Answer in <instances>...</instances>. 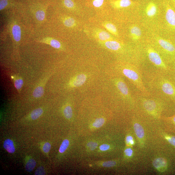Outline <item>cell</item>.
Masks as SVG:
<instances>
[{"label":"cell","instance_id":"obj_32","mask_svg":"<svg viewBox=\"0 0 175 175\" xmlns=\"http://www.w3.org/2000/svg\"><path fill=\"white\" fill-rule=\"evenodd\" d=\"M9 1L8 0H1L0 2V9L1 11L3 10L8 5Z\"/></svg>","mask_w":175,"mask_h":175},{"label":"cell","instance_id":"obj_37","mask_svg":"<svg viewBox=\"0 0 175 175\" xmlns=\"http://www.w3.org/2000/svg\"><path fill=\"white\" fill-rule=\"evenodd\" d=\"M133 140V138L132 136L130 135L127 136L126 139V143L127 145H130V142Z\"/></svg>","mask_w":175,"mask_h":175},{"label":"cell","instance_id":"obj_5","mask_svg":"<svg viewBox=\"0 0 175 175\" xmlns=\"http://www.w3.org/2000/svg\"><path fill=\"white\" fill-rule=\"evenodd\" d=\"M103 141L100 139H92L86 143L85 148L86 151L89 153H92L96 151L99 146L103 143Z\"/></svg>","mask_w":175,"mask_h":175},{"label":"cell","instance_id":"obj_13","mask_svg":"<svg viewBox=\"0 0 175 175\" xmlns=\"http://www.w3.org/2000/svg\"><path fill=\"white\" fill-rule=\"evenodd\" d=\"M41 42L49 44L55 49H60L62 48L60 43L58 40L54 39H45Z\"/></svg>","mask_w":175,"mask_h":175},{"label":"cell","instance_id":"obj_6","mask_svg":"<svg viewBox=\"0 0 175 175\" xmlns=\"http://www.w3.org/2000/svg\"><path fill=\"white\" fill-rule=\"evenodd\" d=\"M159 45V50H161V52H166L173 53L175 52V47L170 43L162 39H159L158 41Z\"/></svg>","mask_w":175,"mask_h":175},{"label":"cell","instance_id":"obj_11","mask_svg":"<svg viewBox=\"0 0 175 175\" xmlns=\"http://www.w3.org/2000/svg\"><path fill=\"white\" fill-rule=\"evenodd\" d=\"M105 45L108 49L114 51H118L122 47L120 43L115 41H106L105 43Z\"/></svg>","mask_w":175,"mask_h":175},{"label":"cell","instance_id":"obj_34","mask_svg":"<svg viewBox=\"0 0 175 175\" xmlns=\"http://www.w3.org/2000/svg\"><path fill=\"white\" fill-rule=\"evenodd\" d=\"M104 0H93V5L96 7H100L102 5Z\"/></svg>","mask_w":175,"mask_h":175},{"label":"cell","instance_id":"obj_14","mask_svg":"<svg viewBox=\"0 0 175 175\" xmlns=\"http://www.w3.org/2000/svg\"><path fill=\"white\" fill-rule=\"evenodd\" d=\"M117 162L116 161H99L96 162V165L97 166L104 168H111L116 166L117 164Z\"/></svg>","mask_w":175,"mask_h":175},{"label":"cell","instance_id":"obj_18","mask_svg":"<svg viewBox=\"0 0 175 175\" xmlns=\"http://www.w3.org/2000/svg\"><path fill=\"white\" fill-rule=\"evenodd\" d=\"M134 128L138 137L140 139H143L144 136L145 132L143 126L138 123H135L134 124Z\"/></svg>","mask_w":175,"mask_h":175},{"label":"cell","instance_id":"obj_12","mask_svg":"<svg viewBox=\"0 0 175 175\" xmlns=\"http://www.w3.org/2000/svg\"><path fill=\"white\" fill-rule=\"evenodd\" d=\"M12 32L15 41L17 42H19L21 39V28L19 25L14 24L13 26Z\"/></svg>","mask_w":175,"mask_h":175},{"label":"cell","instance_id":"obj_19","mask_svg":"<svg viewBox=\"0 0 175 175\" xmlns=\"http://www.w3.org/2000/svg\"><path fill=\"white\" fill-rule=\"evenodd\" d=\"M44 113V109L42 108H39L32 111L29 116L30 118L33 120H37Z\"/></svg>","mask_w":175,"mask_h":175},{"label":"cell","instance_id":"obj_30","mask_svg":"<svg viewBox=\"0 0 175 175\" xmlns=\"http://www.w3.org/2000/svg\"><path fill=\"white\" fill-rule=\"evenodd\" d=\"M105 27L106 29L111 33L116 34L117 32L116 27L114 24L111 23H107L105 24Z\"/></svg>","mask_w":175,"mask_h":175},{"label":"cell","instance_id":"obj_17","mask_svg":"<svg viewBox=\"0 0 175 175\" xmlns=\"http://www.w3.org/2000/svg\"><path fill=\"white\" fill-rule=\"evenodd\" d=\"M3 147L4 149L9 153H14L16 150L13 141L9 139H7L4 141Z\"/></svg>","mask_w":175,"mask_h":175},{"label":"cell","instance_id":"obj_15","mask_svg":"<svg viewBox=\"0 0 175 175\" xmlns=\"http://www.w3.org/2000/svg\"><path fill=\"white\" fill-rule=\"evenodd\" d=\"M166 19L169 24L175 26V13L172 9H169L167 10L166 14Z\"/></svg>","mask_w":175,"mask_h":175},{"label":"cell","instance_id":"obj_28","mask_svg":"<svg viewBox=\"0 0 175 175\" xmlns=\"http://www.w3.org/2000/svg\"><path fill=\"white\" fill-rule=\"evenodd\" d=\"M62 3L64 6L68 9H73L75 6L73 0H62Z\"/></svg>","mask_w":175,"mask_h":175},{"label":"cell","instance_id":"obj_3","mask_svg":"<svg viewBox=\"0 0 175 175\" xmlns=\"http://www.w3.org/2000/svg\"><path fill=\"white\" fill-rule=\"evenodd\" d=\"M136 103L141 105L143 110L149 115L158 117L162 110L164 100L153 95L145 96L140 93H136Z\"/></svg>","mask_w":175,"mask_h":175},{"label":"cell","instance_id":"obj_4","mask_svg":"<svg viewBox=\"0 0 175 175\" xmlns=\"http://www.w3.org/2000/svg\"><path fill=\"white\" fill-rule=\"evenodd\" d=\"M52 73L53 72L50 71L45 73L41 78L33 91L31 96L32 99H37L42 97L44 95L45 85L48 80L51 77Z\"/></svg>","mask_w":175,"mask_h":175},{"label":"cell","instance_id":"obj_8","mask_svg":"<svg viewBox=\"0 0 175 175\" xmlns=\"http://www.w3.org/2000/svg\"><path fill=\"white\" fill-rule=\"evenodd\" d=\"M10 76L17 92L21 93L24 84L23 79L21 76L17 74H12Z\"/></svg>","mask_w":175,"mask_h":175},{"label":"cell","instance_id":"obj_24","mask_svg":"<svg viewBox=\"0 0 175 175\" xmlns=\"http://www.w3.org/2000/svg\"><path fill=\"white\" fill-rule=\"evenodd\" d=\"M36 165V162L34 159H30L26 163L25 169L28 172H31L34 170Z\"/></svg>","mask_w":175,"mask_h":175},{"label":"cell","instance_id":"obj_29","mask_svg":"<svg viewBox=\"0 0 175 175\" xmlns=\"http://www.w3.org/2000/svg\"><path fill=\"white\" fill-rule=\"evenodd\" d=\"M99 39L102 41H105L109 39L110 35L108 33L105 31H101L98 34Z\"/></svg>","mask_w":175,"mask_h":175},{"label":"cell","instance_id":"obj_23","mask_svg":"<svg viewBox=\"0 0 175 175\" xmlns=\"http://www.w3.org/2000/svg\"><path fill=\"white\" fill-rule=\"evenodd\" d=\"M35 17L38 21L40 22L44 21L45 17V10L43 9L37 10L35 13Z\"/></svg>","mask_w":175,"mask_h":175},{"label":"cell","instance_id":"obj_20","mask_svg":"<svg viewBox=\"0 0 175 175\" xmlns=\"http://www.w3.org/2000/svg\"><path fill=\"white\" fill-rule=\"evenodd\" d=\"M63 112L65 117L67 120H70L73 116L72 109L69 105H66L63 108Z\"/></svg>","mask_w":175,"mask_h":175},{"label":"cell","instance_id":"obj_25","mask_svg":"<svg viewBox=\"0 0 175 175\" xmlns=\"http://www.w3.org/2000/svg\"><path fill=\"white\" fill-rule=\"evenodd\" d=\"M70 141L68 139H66L63 141L61 145L59 148V152L60 153H65V151L69 146Z\"/></svg>","mask_w":175,"mask_h":175},{"label":"cell","instance_id":"obj_36","mask_svg":"<svg viewBox=\"0 0 175 175\" xmlns=\"http://www.w3.org/2000/svg\"><path fill=\"white\" fill-rule=\"evenodd\" d=\"M45 174V172L44 170L42 167H40L37 168L35 172V175H44Z\"/></svg>","mask_w":175,"mask_h":175},{"label":"cell","instance_id":"obj_16","mask_svg":"<svg viewBox=\"0 0 175 175\" xmlns=\"http://www.w3.org/2000/svg\"><path fill=\"white\" fill-rule=\"evenodd\" d=\"M113 148L112 144L108 143H103L96 149L98 153H105L110 151Z\"/></svg>","mask_w":175,"mask_h":175},{"label":"cell","instance_id":"obj_10","mask_svg":"<svg viewBox=\"0 0 175 175\" xmlns=\"http://www.w3.org/2000/svg\"><path fill=\"white\" fill-rule=\"evenodd\" d=\"M105 123V120L103 118H96L95 121L91 123L89 126V128L91 130H97L102 127L104 125Z\"/></svg>","mask_w":175,"mask_h":175},{"label":"cell","instance_id":"obj_27","mask_svg":"<svg viewBox=\"0 0 175 175\" xmlns=\"http://www.w3.org/2000/svg\"><path fill=\"white\" fill-rule=\"evenodd\" d=\"M63 23L66 26L72 27L74 26L75 24V20L70 17H67L64 20Z\"/></svg>","mask_w":175,"mask_h":175},{"label":"cell","instance_id":"obj_22","mask_svg":"<svg viewBox=\"0 0 175 175\" xmlns=\"http://www.w3.org/2000/svg\"><path fill=\"white\" fill-rule=\"evenodd\" d=\"M132 4L130 0H118L114 2L113 4L118 7H126L130 6Z\"/></svg>","mask_w":175,"mask_h":175},{"label":"cell","instance_id":"obj_26","mask_svg":"<svg viewBox=\"0 0 175 175\" xmlns=\"http://www.w3.org/2000/svg\"><path fill=\"white\" fill-rule=\"evenodd\" d=\"M131 33L135 39H137L140 37L141 35V31L138 27L134 26L131 29Z\"/></svg>","mask_w":175,"mask_h":175},{"label":"cell","instance_id":"obj_33","mask_svg":"<svg viewBox=\"0 0 175 175\" xmlns=\"http://www.w3.org/2000/svg\"><path fill=\"white\" fill-rule=\"evenodd\" d=\"M51 148V145L49 143H45L43 147V151L45 153H49Z\"/></svg>","mask_w":175,"mask_h":175},{"label":"cell","instance_id":"obj_31","mask_svg":"<svg viewBox=\"0 0 175 175\" xmlns=\"http://www.w3.org/2000/svg\"><path fill=\"white\" fill-rule=\"evenodd\" d=\"M165 138L171 145L175 147V136H166Z\"/></svg>","mask_w":175,"mask_h":175},{"label":"cell","instance_id":"obj_9","mask_svg":"<svg viewBox=\"0 0 175 175\" xmlns=\"http://www.w3.org/2000/svg\"><path fill=\"white\" fill-rule=\"evenodd\" d=\"M153 164L155 168L161 172L166 170L167 165L166 160L162 158L155 159L153 162Z\"/></svg>","mask_w":175,"mask_h":175},{"label":"cell","instance_id":"obj_35","mask_svg":"<svg viewBox=\"0 0 175 175\" xmlns=\"http://www.w3.org/2000/svg\"><path fill=\"white\" fill-rule=\"evenodd\" d=\"M124 153L127 157H130L133 155V151L131 148H126L124 151Z\"/></svg>","mask_w":175,"mask_h":175},{"label":"cell","instance_id":"obj_2","mask_svg":"<svg viewBox=\"0 0 175 175\" xmlns=\"http://www.w3.org/2000/svg\"><path fill=\"white\" fill-rule=\"evenodd\" d=\"M142 51L149 63L143 70V73L170 72V67L156 49L147 47Z\"/></svg>","mask_w":175,"mask_h":175},{"label":"cell","instance_id":"obj_38","mask_svg":"<svg viewBox=\"0 0 175 175\" xmlns=\"http://www.w3.org/2000/svg\"><path fill=\"white\" fill-rule=\"evenodd\" d=\"M172 121H173L174 123H175V116H174L172 118Z\"/></svg>","mask_w":175,"mask_h":175},{"label":"cell","instance_id":"obj_1","mask_svg":"<svg viewBox=\"0 0 175 175\" xmlns=\"http://www.w3.org/2000/svg\"><path fill=\"white\" fill-rule=\"evenodd\" d=\"M118 66L116 69L119 74L125 77L130 81L137 92L145 96L151 95L143 82V72L137 63L128 62Z\"/></svg>","mask_w":175,"mask_h":175},{"label":"cell","instance_id":"obj_21","mask_svg":"<svg viewBox=\"0 0 175 175\" xmlns=\"http://www.w3.org/2000/svg\"><path fill=\"white\" fill-rule=\"evenodd\" d=\"M157 8L155 4L151 2L147 7L146 13L149 17L153 16L156 13Z\"/></svg>","mask_w":175,"mask_h":175},{"label":"cell","instance_id":"obj_7","mask_svg":"<svg viewBox=\"0 0 175 175\" xmlns=\"http://www.w3.org/2000/svg\"><path fill=\"white\" fill-rule=\"evenodd\" d=\"M86 80V76L84 74H80L76 76L71 80L68 86L70 87H76L82 85Z\"/></svg>","mask_w":175,"mask_h":175}]
</instances>
